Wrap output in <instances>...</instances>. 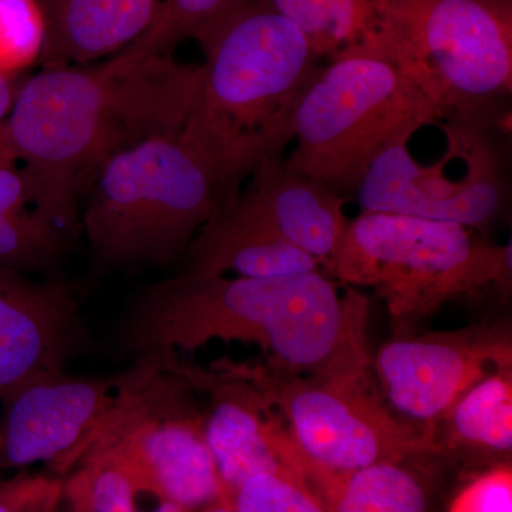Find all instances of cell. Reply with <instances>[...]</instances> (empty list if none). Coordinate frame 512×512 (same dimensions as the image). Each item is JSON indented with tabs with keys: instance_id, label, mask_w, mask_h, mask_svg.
<instances>
[{
	"instance_id": "obj_10",
	"label": "cell",
	"mask_w": 512,
	"mask_h": 512,
	"mask_svg": "<svg viewBox=\"0 0 512 512\" xmlns=\"http://www.w3.org/2000/svg\"><path fill=\"white\" fill-rule=\"evenodd\" d=\"M498 128L473 121H447L448 147L464 161L466 173L448 180L441 164L423 167L410 154L409 140L394 141L363 175L355 192L362 212H387L426 220L487 228L507 204L504 151Z\"/></svg>"
},
{
	"instance_id": "obj_14",
	"label": "cell",
	"mask_w": 512,
	"mask_h": 512,
	"mask_svg": "<svg viewBox=\"0 0 512 512\" xmlns=\"http://www.w3.org/2000/svg\"><path fill=\"white\" fill-rule=\"evenodd\" d=\"M197 392L208 394L204 431L229 507L234 494L259 474L302 477V456L274 407L252 384L185 363Z\"/></svg>"
},
{
	"instance_id": "obj_16",
	"label": "cell",
	"mask_w": 512,
	"mask_h": 512,
	"mask_svg": "<svg viewBox=\"0 0 512 512\" xmlns=\"http://www.w3.org/2000/svg\"><path fill=\"white\" fill-rule=\"evenodd\" d=\"M42 69L86 66L114 56L146 32L160 0H36Z\"/></svg>"
},
{
	"instance_id": "obj_23",
	"label": "cell",
	"mask_w": 512,
	"mask_h": 512,
	"mask_svg": "<svg viewBox=\"0 0 512 512\" xmlns=\"http://www.w3.org/2000/svg\"><path fill=\"white\" fill-rule=\"evenodd\" d=\"M255 0H160L146 32L121 55L130 57L173 56L185 40H200Z\"/></svg>"
},
{
	"instance_id": "obj_32",
	"label": "cell",
	"mask_w": 512,
	"mask_h": 512,
	"mask_svg": "<svg viewBox=\"0 0 512 512\" xmlns=\"http://www.w3.org/2000/svg\"><path fill=\"white\" fill-rule=\"evenodd\" d=\"M200 512H235L232 510L231 507L227 504H214L211 505V507L205 508V510H202Z\"/></svg>"
},
{
	"instance_id": "obj_29",
	"label": "cell",
	"mask_w": 512,
	"mask_h": 512,
	"mask_svg": "<svg viewBox=\"0 0 512 512\" xmlns=\"http://www.w3.org/2000/svg\"><path fill=\"white\" fill-rule=\"evenodd\" d=\"M20 84L12 74L0 73V126L8 120L10 110L18 96Z\"/></svg>"
},
{
	"instance_id": "obj_26",
	"label": "cell",
	"mask_w": 512,
	"mask_h": 512,
	"mask_svg": "<svg viewBox=\"0 0 512 512\" xmlns=\"http://www.w3.org/2000/svg\"><path fill=\"white\" fill-rule=\"evenodd\" d=\"M64 480L45 471H19L0 483V512H62Z\"/></svg>"
},
{
	"instance_id": "obj_7",
	"label": "cell",
	"mask_w": 512,
	"mask_h": 512,
	"mask_svg": "<svg viewBox=\"0 0 512 512\" xmlns=\"http://www.w3.org/2000/svg\"><path fill=\"white\" fill-rule=\"evenodd\" d=\"M443 113L397 67L375 53H353L319 67L293 123L285 164L339 195L353 194L376 157L410 140Z\"/></svg>"
},
{
	"instance_id": "obj_31",
	"label": "cell",
	"mask_w": 512,
	"mask_h": 512,
	"mask_svg": "<svg viewBox=\"0 0 512 512\" xmlns=\"http://www.w3.org/2000/svg\"><path fill=\"white\" fill-rule=\"evenodd\" d=\"M62 512H92L77 498L69 497L64 493V507Z\"/></svg>"
},
{
	"instance_id": "obj_4",
	"label": "cell",
	"mask_w": 512,
	"mask_h": 512,
	"mask_svg": "<svg viewBox=\"0 0 512 512\" xmlns=\"http://www.w3.org/2000/svg\"><path fill=\"white\" fill-rule=\"evenodd\" d=\"M214 178L180 134L148 138L101 167L80 214L100 271L167 266L217 210Z\"/></svg>"
},
{
	"instance_id": "obj_17",
	"label": "cell",
	"mask_w": 512,
	"mask_h": 512,
	"mask_svg": "<svg viewBox=\"0 0 512 512\" xmlns=\"http://www.w3.org/2000/svg\"><path fill=\"white\" fill-rule=\"evenodd\" d=\"M187 272L275 278L322 272L319 262L222 202L184 254ZM323 274V272H322Z\"/></svg>"
},
{
	"instance_id": "obj_27",
	"label": "cell",
	"mask_w": 512,
	"mask_h": 512,
	"mask_svg": "<svg viewBox=\"0 0 512 512\" xmlns=\"http://www.w3.org/2000/svg\"><path fill=\"white\" fill-rule=\"evenodd\" d=\"M448 512H512L511 467H495L471 481Z\"/></svg>"
},
{
	"instance_id": "obj_1",
	"label": "cell",
	"mask_w": 512,
	"mask_h": 512,
	"mask_svg": "<svg viewBox=\"0 0 512 512\" xmlns=\"http://www.w3.org/2000/svg\"><path fill=\"white\" fill-rule=\"evenodd\" d=\"M369 298L340 293L322 272L275 278L185 272L151 285L121 323L128 355L192 350L212 340L254 343L282 372L365 382Z\"/></svg>"
},
{
	"instance_id": "obj_33",
	"label": "cell",
	"mask_w": 512,
	"mask_h": 512,
	"mask_svg": "<svg viewBox=\"0 0 512 512\" xmlns=\"http://www.w3.org/2000/svg\"><path fill=\"white\" fill-rule=\"evenodd\" d=\"M3 481V478H2V471H0V483H2Z\"/></svg>"
},
{
	"instance_id": "obj_28",
	"label": "cell",
	"mask_w": 512,
	"mask_h": 512,
	"mask_svg": "<svg viewBox=\"0 0 512 512\" xmlns=\"http://www.w3.org/2000/svg\"><path fill=\"white\" fill-rule=\"evenodd\" d=\"M35 184L23 167H0V212L36 205Z\"/></svg>"
},
{
	"instance_id": "obj_20",
	"label": "cell",
	"mask_w": 512,
	"mask_h": 512,
	"mask_svg": "<svg viewBox=\"0 0 512 512\" xmlns=\"http://www.w3.org/2000/svg\"><path fill=\"white\" fill-rule=\"evenodd\" d=\"M291 20L320 59L375 53L382 0H261ZM376 55V53H375Z\"/></svg>"
},
{
	"instance_id": "obj_24",
	"label": "cell",
	"mask_w": 512,
	"mask_h": 512,
	"mask_svg": "<svg viewBox=\"0 0 512 512\" xmlns=\"http://www.w3.org/2000/svg\"><path fill=\"white\" fill-rule=\"evenodd\" d=\"M235 512H329L305 478L259 474L249 478L231 500Z\"/></svg>"
},
{
	"instance_id": "obj_25",
	"label": "cell",
	"mask_w": 512,
	"mask_h": 512,
	"mask_svg": "<svg viewBox=\"0 0 512 512\" xmlns=\"http://www.w3.org/2000/svg\"><path fill=\"white\" fill-rule=\"evenodd\" d=\"M43 22L36 0H0V73L12 74L39 56Z\"/></svg>"
},
{
	"instance_id": "obj_12",
	"label": "cell",
	"mask_w": 512,
	"mask_h": 512,
	"mask_svg": "<svg viewBox=\"0 0 512 512\" xmlns=\"http://www.w3.org/2000/svg\"><path fill=\"white\" fill-rule=\"evenodd\" d=\"M372 366L387 406L434 441L437 424L470 387L494 370L512 369L511 332L483 323L394 335L377 350Z\"/></svg>"
},
{
	"instance_id": "obj_30",
	"label": "cell",
	"mask_w": 512,
	"mask_h": 512,
	"mask_svg": "<svg viewBox=\"0 0 512 512\" xmlns=\"http://www.w3.org/2000/svg\"><path fill=\"white\" fill-rule=\"evenodd\" d=\"M15 151H13L12 143L5 124L0 126V167H10L16 165Z\"/></svg>"
},
{
	"instance_id": "obj_19",
	"label": "cell",
	"mask_w": 512,
	"mask_h": 512,
	"mask_svg": "<svg viewBox=\"0 0 512 512\" xmlns=\"http://www.w3.org/2000/svg\"><path fill=\"white\" fill-rule=\"evenodd\" d=\"M305 478L329 512H430L423 478L406 461L329 473L306 461Z\"/></svg>"
},
{
	"instance_id": "obj_3",
	"label": "cell",
	"mask_w": 512,
	"mask_h": 512,
	"mask_svg": "<svg viewBox=\"0 0 512 512\" xmlns=\"http://www.w3.org/2000/svg\"><path fill=\"white\" fill-rule=\"evenodd\" d=\"M204 63L181 137L229 200L293 140L296 109L320 57L301 30L261 0L201 37Z\"/></svg>"
},
{
	"instance_id": "obj_6",
	"label": "cell",
	"mask_w": 512,
	"mask_h": 512,
	"mask_svg": "<svg viewBox=\"0 0 512 512\" xmlns=\"http://www.w3.org/2000/svg\"><path fill=\"white\" fill-rule=\"evenodd\" d=\"M326 276L372 288L386 303L394 335H406L453 299L490 286L510 289L511 242L495 247L456 222L360 212Z\"/></svg>"
},
{
	"instance_id": "obj_9",
	"label": "cell",
	"mask_w": 512,
	"mask_h": 512,
	"mask_svg": "<svg viewBox=\"0 0 512 512\" xmlns=\"http://www.w3.org/2000/svg\"><path fill=\"white\" fill-rule=\"evenodd\" d=\"M177 352L134 359L116 412L100 436L136 454L167 497L185 512L227 504L204 431L194 384Z\"/></svg>"
},
{
	"instance_id": "obj_11",
	"label": "cell",
	"mask_w": 512,
	"mask_h": 512,
	"mask_svg": "<svg viewBox=\"0 0 512 512\" xmlns=\"http://www.w3.org/2000/svg\"><path fill=\"white\" fill-rule=\"evenodd\" d=\"M128 369L113 376L50 373L0 397V471L28 470L66 480L109 423Z\"/></svg>"
},
{
	"instance_id": "obj_15",
	"label": "cell",
	"mask_w": 512,
	"mask_h": 512,
	"mask_svg": "<svg viewBox=\"0 0 512 512\" xmlns=\"http://www.w3.org/2000/svg\"><path fill=\"white\" fill-rule=\"evenodd\" d=\"M248 180L244 190L227 200L229 204L311 255L328 274L349 224L343 211L345 198L292 170L282 157L259 165Z\"/></svg>"
},
{
	"instance_id": "obj_22",
	"label": "cell",
	"mask_w": 512,
	"mask_h": 512,
	"mask_svg": "<svg viewBox=\"0 0 512 512\" xmlns=\"http://www.w3.org/2000/svg\"><path fill=\"white\" fill-rule=\"evenodd\" d=\"M80 234L36 205L0 212V268L59 278L57 266Z\"/></svg>"
},
{
	"instance_id": "obj_5",
	"label": "cell",
	"mask_w": 512,
	"mask_h": 512,
	"mask_svg": "<svg viewBox=\"0 0 512 512\" xmlns=\"http://www.w3.org/2000/svg\"><path fill=\"white\" fill-rule=\"evenodd\" d=\"M376 55L444 120L500 127L512 93V0H382Z\"/></svg>"
},
{
	"instance_id": "obj_21",
	"label": "cell",
	"mask_w": 512,
	"mask_h": 512,
	"mask_svg": "<svg viewBox=\"0 0 512 512\" xmlns=\"http://www.w3.org/2000/svg\"><path fill=\"white\" fill-rule=\"evenodd\" d=\"M447 447L511 454L512 369H498L467 390L448 410L436 431Z\"/></svg>"
},
{
	"instance_id": "obj_18",
	"label": "cell",
	"mask_w": 512,
	"mask_h": 512,
	"mask_svg": "<svg viewBox=\"0 0 512 512\" xmlns=\"http://www.w3.org/2000/svg\"><path fill=\"white\" fill-rule=\"evenodd\" d=\"M64 493L92 512H185L130 448L104 436L64 480Z\"/></svg>"
},
{
	"instance_id": "obj_13",
	"label": "cell",
	"mask_w": 512,
	"mask_h": 512,
	"mask_svg": "<svg viewBox=\"0 0 512 512\" xmlns=\"http://www.w3.org/2000/svg\"><path fill=\"white\" fill-rule=\"evenodd\" d=\"M90 346L72 284L0 268V397L36 377L63 372Z\"/></svg>"
},
{
	"instance_id": "obj_8",
	"label": "cell",
	"mask_w": 512,
	"mask_h": 512,
	"mask_svg": "<svg viewBox=\"0 0 512 512\" xmlns=\"http://www.w3.org/2000/svg\"><path fill=\"white\" fill-rule=\"evenodd\" d=\"M210 367L252 384L288 423L293 443L318 470L350 473L437 453L429 434L397 416L372 380L323 379L229 359Z\"/></svg>"
},
{
	"instance_id": "obj_2",
	"label": "cell",
	"mask_w": 512,
	"mask_h": 512,
	"mask_svg": "<svg viewBox=\"0 0 512 512\" xmlns=\"http://www.w3.org/2000/svg\"><path fill=\"white\" fill-rule=\"evenodd\" d=\"M200 66L173 56L42 69L22 82L5 121L36 207L82 231L79 201L111 157L183 131Z\"/></svg>"
}]
</instances>
